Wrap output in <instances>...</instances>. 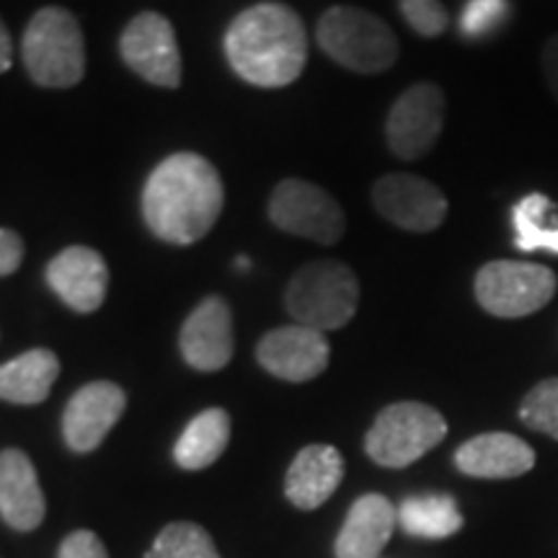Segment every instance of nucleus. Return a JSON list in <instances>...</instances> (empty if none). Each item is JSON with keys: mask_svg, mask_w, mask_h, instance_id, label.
Here are the masks:
<instances>
[{"mask_svg": "<svg viewBox=\"0 0 558 558\" xmlns=\"http://www.w3.org/2000/svg\"><path fill=\"white\" fill-rule=\"evenodd\" d=\"M226 190L199 153H173L153 169L143 190V218L160 241L190 246L218 222Z\"/></svg>", "mask_w": 558, "mask_h": 558, "instance_id": "f257e3e1", "label": "nucleus"}, {"mask_svg": "<svg viewBox=\"0 0 558 558\" xmlns=\"http://www.w3.org/2000/svg\"><path fill=\"white\" fill-rule=\"evenodd\" d=\"M226 54L235 75L251 86L282 88L298 81L308 62V34L290 5L259 3L228 26Z\"/></svg>", "mask_w": 558, "mask_h": 558, "instance_id": "f03ea898", "label": "nucleus"}, {"mask_svg": "<svg viewBox=\"0 0 558 558\" xmlns=\"http://www.w3.org/2000/svg\"><path fill=\"white\" fill-rule=\"evenodd\" d=\"M360 305L357 275L337 259H318L295 271L284 290V308L300 326L333 331L354 318Z\"/></svg>", "mask_w": 558, "mask_h": 558, "instance_id": "7ed1b4c3", "label": "nucleus"}, {"mask_svg": "<svg viewBox=\"0 0 558 558\" xmlns=\"http://www.w3.org/2000/svg\"><path fill=\"white\" fill-rule=\"evenodd\" d=\"M21 58L34 83L70 88L86 73V45L75 16L60 5L34 13L21 41Z\"/></svg>", "mask_w": 558, "mask_h": 558, "instance_id": "20e7f679", "label": "nucleus"}, {"mask_svg": "<svg viewBox=\"0 0 558 558\" xmlns=\"http://www.w3.org/2000/svg\"><path fill=\"white\" fill-rule=\"evenodd\" d=\"M320 50L360 75L383 73L399 60V39L386 21L354 5H333L318 21Z\"/></svg>", "mask_w": 558, "mask_h": 558, "instance_id": "39448f33", "label": "nucleus"}, {"mask_svg": "<svg viewBox=\"0 0 558 558\" xmlns=\"http://www.w3.org/2000/svg\"><path fill=\"white\" fill-rule=\"evenodd\" d=\"M448 435V422L437 409L418 401L390 403L375 418L365 450L383 469H407L437 448Z\"/></svg>", "mask_w": 558, "mask_h": 558, "instance_id": "423d86ee", "label": "nucleus"}, {"mask_svg": "<svg viewBox=\"0 0 558 558\" xmlns=\"http://www.w3.org/2000/svg\"><path fill=\"white\" fill-rule=\"evenodd\" d=\"M476 300L497 318H525L546 308L558 290L554 271L543 264L488 262L476 275Z\"/></svg>", "mask_w": 558, "mask_h": 558, "instance_id": "0eeeda50", "label": "nucleus"}, {"mask_svg": "<svg viewBox=\"0 0 558 558\" xmlns=\"http://www.w3.org/2000/svg\"><path fill=\"white\" fill-rule=\"evenodd\" d=\"M269 220L284 233L333 246L347 230L344 209L333 194L305 179L279 181L269 197Z\"/></svg>", "mask_w": 558, "mask_h": 558, "instance_id": "6e6552de", "label": "nucleus"}, {"mask_svg": "<svg viewBox=\"0 0 558 558\" xmlns=\"http://www.w3.org/2000/svg\"><path fill=\"white\" fill-rule=\"evenodd\" d=\"M120 52L132 73L160 88L181 86V52L171 21L143 11L124 26Z\"/></svg>", "mask_w": 558, "mask_h": 558, "instance_id": "1a4fd4ad", "label": "nucleus"}, {"mask_svg": "<svg viewBox=\"0 0 558 558\" xmlns=\"http://www.w3.org/2000/svg\"><path fill=\"white\" fill-rule=\"evenodd\" d=\"M445 124V94L435 83H416L403 90L388 111V148L403 160H418L435 148Z\"/></svg>", "mask_w": 558, "mask_h": 558, "instance_id": "9d476101", "label": "nucleus"}, {"mask_svg": "<svg viewBox=\"0 0 558 558\" xmlns=\"http://www.w3.org/2000/svg\"><path fill=\"white\" fill-rule=\"evenodd\" d=\"M373 205L388 222L409 233H432L448 218L442 190L414 173H388L375 181Z\"/></svg>", "mask_w": 558, "mask_h": 558, "instance_id": "9b49d317", "label": "nucleus"}, {"mask_svg": "<svg viewBox=\"0 0 558 558\" xmlns=\"http://www.w3.org/2000/svg\"><path fill=\"white\" fill-rule=\"evenodd\" d=\"M331 347L324 331L308 326H282L269 331L256 347V360L279 380L305 383L318 378L329 365Z\"/></svg>", "mask_w": 558, "mask_h": 558, "instance_id": "f8f14e48", "label": "nucleus"}, {"mask_svg": "<svg viewBox=\"0 0 558 558\" xmlns=\"http://www.w3.org/2000/svg\"><path fill=\"white\" fill-rule=\"evenodd\" d=\"M128 396L117 383L96 380L75 390L62 414V437L73 452H90L104 442L111 427L120 422Z\"/></svg>", "mask_w": 558, "mask_h": 558, "instance_id": "ddd939ff", "label": "nucleus"}, {"mask_svg": "<svg viewBox=\"0 0 558 558\" xmlns=\"http://www.w3.org/2000/svg\"><path fill=\"white\" fill-rule=\"evenodd\" d=\"M47 284L75 313L99 311L107 300L109 267L99 251L70 246L47 264Z\"/></svg>", "mask_w": 558, "mask_h": 558, "instance_id": "4468645a", "label": "nucleus"}, {"mask_svg": "<svg viewBox=\"0 0 558 558\" xmlns=\"http://www.w3.org/2000/svg\"><path fill=\"white\" fill-rule=\"evenodd\" d=\"M181 354L199 373L222 369L233 357V313L222 298H205L181 326Z\"/></svg>", "mask_w": 558, "mask_h": 558, "instance_id": "2eb2a0df", "label": "nucleus"}, {"mask_svg": "<svg viewBox=\"0 0 558 558\" xmlns=\"http://www.w3.org/2000/svg\"><path fill=\"white\" fill-rule=\"evenodd\" d=\"M45 512L47 501L29 456L16 448L0 452V518L19 533H29L41 525Z\"/></svg>", "mask_w": 558, "mask_h": 558, "instance_id": "dca6fc26", "label": "nucleus"}, {"mask_svg": "<svg viewBox=\"0 0 558 558\" xmlns=\"http://www.w3.org/2000/svg\"><path fill=\"white\" fill-rule=\"evenodd\" d=\"M456 465L473 478H518L533 469L535 452L525 439L507 432H486L460 445Z\"/></svg>", "mask_w": 558, "mask_h": 558, "instance_id": "f3484780", "label": "nucleus"}, {"mask_svg": "<svg viewBox=\"0 0 558 558\" xmlns=\"http://www.w3.org/2000/svg\"><path fill=\"white\" fill-rule=\"evenodd\" d=\"M344 478V458L331 445H308L292 460L284 494L298 509H316L331 499Z\"/></svg>", "mask_w": 558, "mask_h": 558, "instance_id": "a211bd4d", "label": "nucleus"}, {"mask_svg": "<svg viewBox=\"0 0 558 558\" xmlns=\"http://www.w3.org/2000/svg\"><path fill=\"white\" fill-rule=\"evenodd\" d=\"M393 505L380 494H365L349 509L344 527L337 538V558H378L393 535Z\"/></svg>", "mask_w": 558, "mask_h": 558, "instance_id": "6ab92c4d", "label": "nucleus"}, {"mask_svg": "<svg viewBox=\"0 0 558 558\" xmlns=\"http://www.w3.org/2000/svg\"><path fill=\"white\" fill-rule=\"evenodd\" d=\"M60 375V360L50 349H29L0 365V399L19 407H34L50 396Z\"/></svg>", "mask_w": 558, "mask_h": 558, "instance_id": "aec40b11", "label": "nucleus"}, {"mask_svg": "<svg viewBox=\"0 0 558 558\" xmlns=\"http://www.w3.org/2000/svg\"><path fill=\"white\" fill-rule=\"evenodd\" d=\"M230 439V416L222 409H207L190 422V427L181 432L173 458L179 469L202 471L218 460L228 448Z\"/></svg>", "mask_w": 558, "mask_h": 558, "instance_id": "412c9836", "label": "nucleus"}, {"mask_svg": "<svg viewBox=\"0 0 558 558\" xmlns=\"http://www.w3.org/2000/svg\"><path fill=\"white\" fill-rule=\"evenodd\" d=\"M399 522L416 538H450L463 527V514L448 494H422L401 501Z\"/></svg>", "mask_w": 558, "mask_h": 558, "instance_id": "4be33fe9", "label": "nucleus"}, {"mask_svg": "<svg viewBox=\"0 0 558 558\" xmlns=\"http://www.w3.org/2000/svg\"><path fill=\"white\" fill-rule=\"evenodd\" d=\"M514 243L525 254L548 251L558 254V207L541 192L527 194L512 207Z\"/></svg>", "mask_w": 558, "mask_h": 558, "instance_id": "5701e85b", "label": "nucleus"}, {"mask_svg": "<svg viewBox=\"0 0 558 558\" xmlns=\"http://www.w3.org/2000/svg\"><path fill=\"white\" fill-rule=\"evenodd\" d=\"M145 558H220L205 527L194 522H171L158 533Z\"/></svg>", "mask_w": 558, "mask_h": 558, "instance_id": "b1692460", "label": "nucleus"}, {"mask_svg": "<svg viewBox=\"0 0 558 558\" xmlns=\"http://www.w3.org/2000/svg\"><path fill=\"white\" fill-rule=\"evenodd\" d=\"M520 418L530 429L558 439V378L543 380L520 403Z\"/></svg>", "mask_w": 558, "mask_h": 558, "instance_id": "393cba45", "label": "nucleus"}, {"mask_svg": "<svg viewBox=\"0 0 558 558\" xmlns=\"http://www.w3.org/2000/svg\"><path fill=\"white\" fill-rule=\"evenodd\" d=\"M509 16V0H469L460 13V29L465 37L478 39L494 34Z\"/></svg>", "mask_w": 558, "mask_h": 558, "instance_id": "a878e982", "label": "nucleus"}, {"mask_svg": "<svg viewBox=\"0 0 558 558\" xmlns=\"http://www.w3.org/2000/svg\"><path fill=\"white\" fill-rule=\"evenodd\" d=\"M403 19L418 37L435 39L448 29V9L439 0H399Z\"/></svg>", "mask_w": 558, "mask_h": 558, "instance_id": "bb28decb", "label": "nucleus"}, {"mask_svg": "<svg viewBox=\"0 0 558 558\" xmlns=\"http://www.w3.org/2000/svg\"><path fill=\"white\" fill-rule=\"evenodd\" d=\"M58 558H109V554L99 535L90 533V530H75L60 543Z\"/></svg>", "mask_w": 558, "mask_h": 558, "instance_id": "cd10ccee", "label": "nucleus"}, {"mask_svg": "<svg viewBox=\"0 0 558 558\" xmlns=\"http://www.w3.org/2000/svg\"><path fill=\"white\" fill-rule=\"evenodd\" d=\"M24 262V241L16 230L0 228V277L13 275Z\"/></svg>", "mask_w": 558, "mask_h": 558, "instance_id": "c85d7f7f", "label": "nucleus"}, {"mask_svg": "<svg viewBox=\"0 0 558 558\" xmlns=\"http://www.w3.org/2000/svg\"><path fill=\"white\" fill-rule=\"evenodd\" d=\"M543 75H546V83L558 101V34H554L543 47Z\"/></svg>", "mask_w": 558, "mask_h": 558, "instance_id": "c756f323", "label": "nucleus"}, {"mask_svg": "<svg viewBox=\"0 0 558 558\" xmlns=\"http://www.w3.org/2000/svg\"><path fill=\"white\" fill-rule=\"evenodd\" d=\"M11 68V34L5 29L3 19H0V73Z\"/></svg>", "mask_w": 558, "mask_h": 558, "instance_id": "7c9ffc66", "label": "nucleus"}]
</instances>
